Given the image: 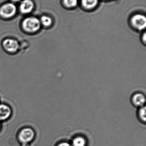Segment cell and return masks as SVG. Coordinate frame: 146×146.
<instances>
[{
    "instance_id": "cell-1",
    "label": "cell",
    "mask_w": 146,
    "mask_h": 146,
    "mask_svg": "<svg viewBox=\"0 0 146 146\" xmlns=\"http://www.w3.org/2000/svg\"><path fill=\"white\" fill-rule=\"evenodd\" d=\"M40 27V21L35 17H29L23 21V28L28 32H35L39 29Z\"/></svg>"
},
{
    "instance_id": "cell-2",
    "label": "cell",
    "mask_w": 146,
    "mask_h": 146,
    "mask_svg": "<svg viewBox=\"0 0 146 146\" xmlns=\"http://www.w3.org/2000/svg\"><path fill=\"white\" fill-rule=\"evenodd\" d=\"M132 25L136 30L142 31L145 28L146 19L142 15L138 14L133 16L131 19Z\"/></svg>"
},
{
    "instance_id": "cell-3",
    "label": "cell",
    "mask_w": 146,
    "mask_h": 146,
    "mask_svg": "<svg viewBox=\"0 0 146 146\" xmlns=\"http://www.w3.org/2000/svg\"><path fill=\"white\" fill-rule=\"evenodd\" d=\"M132 105L136 108H140L145 106L146 97L145 94L140 92H137L132 94L131 97Z\"/></svg>"
},
{
    "instance_id": "cell-4",
    "label": "cell",
    "mask_w": 146,
    "mask_h": 146,
    "mask_svg": "<svg viewBox=\"0 0 146 146\" xmlns=\"http://www.w3.org/2000/svg\"><path fill=\"white\" fill-rule=\"evenodd\" d=\"M16 7L12 3H7L3 5L0 9V14L4 18L12 17L16 13Z\"/></svg>"
},
{
    "instance_id": "cell-5",
    "label": "cell",
    "mask_w": 146,
    "mask_h": 146,
    "mask_svg": "<svg viewBox=\"0 0 146 146\" xmlns=\"http://www.w3.org/2000/svg\"><path fill=\"white\" fill-rule=\"evenodd\" d=\"M3 45L5 50L11 53L16 52L19 48L18 42L15 39L10 38L4 40Z\"/></svg>"
},
{
    "instance_id": "cell-6",
    "label": "cell",
    "mask_w": 146,
    "mask_h": 146,
    "mask_svg": "<svg viewBox=\"0 0 146 146\" xmlns=\"http://www.w3.org/2000/svg\"><path fill=\"white\" fill-rule=\"evenodd\" d=\"M34 137V132L31 129H23L19 134L20 140L23 143H27L32 140Z\"/></svg>"
},
{
    "instance_id": "cell-7",
    "label": "cell",
    "mask_w": 146,
    "mask_h": 146,
    "mask_svg": "<svg viewBox=\"0 0 146 146\" xmlns=\"http://www.w3.org/2000/svg\"><path fill=\"white\" fill-rule=\"evenodd\" d=\"M20 8L22 13H28L33 9V2L31 0H24L21 2Z\"/></svg>"
},
{
    "instance_id": "cell-8",
    "label": "cell",
    "mask_w": 146,
    "mask_h": 146,
    "mask_svg": "<svg viewBox=\"0 0 146 146\" xmlns=\"http://www.w3.org/2000/svg\"><path fill=\"white\" fill-rule=\"evenodd\" d=\"M11 114L10 108L5 105H0V120L7 118Z\"/></svg>"
},
{
    "instance_id": "cell-9",
    "label": "cell",
    "mask_w": 146,
    "mask_h": 146,
    "mask_svg": "<svg viewBox=\"0 0 146 146\" xmlns=\"http://www.w3.org/2000/svg\"><path fill=\"white\" fill-rule=\"evenodd\" d=\"M87 143V140L82 136H77L72 140V146H86Z\"/></svg>"
},
{
    "instance_id": "cell-10",
    "label": "cell",
    "mask_w": 146,
    "mask_h": 146,
    "mask_svg": "<svg viewBox=\"0 0 146 146\" xmlns=\"http://www.w3.org/2000/svg\"><path fill=\"white\" fill-rule=\"evenodd\" d=\"M137 117L140 121L143 123L146 122V106L139 108L137 112Z\"/></svg>"
},
{
    "instance_id": "cell-11",
    "label": "cell",
    "mask_w": 146,
    "mask_h": 146,
    "mask_svg": "<svg viewBox=\"0 0 146 146\" xmlns=\"http://www.w3.org/2000/svg\"><path fill=\"white\" fill-rule=\"evenodd\" d=\"M81 3L84 7L91 9L97 6L98 3V0H81Z\"/></svg>"
},
{
    "instance_id": "cell-12",
    "label": "cell",
    "mask_w": 146,
    "mask_h": 146,
    "mask_svg": "<svg viewBox=\"0 0 146 146\" xmlns=\"http://www.w3.org/2000/svg\"><path fill=\"white\" fill-rule=\"evenodd\" d=\"M41 21L42 24L45 26H49L52 23V20L51 18L45 15H44L41 17Z\"/></svg>"
},
{
    "instance_id": "cell-13",
    "label": "cell",
    "mask_w": 146,
    "mask_h": 146,
    "mask_svg": "<svg viewBox=\"0 0 146 146\" xmlns=\"http://www.w3.org/2000/svg\"><path fill=\"white\" fill-rule=\"evenodd\" d=\"M63 2L66 7L72 8L77 5L78 0H63Z\"/></svg>"
},
{
    "instance_id": "cell-14",
    "label": "cell",
    "mask_w": 146,
    "mask_h": 146,
    "mask_svg": "<svg viewBox=\"0 0 146 146\" xmlns=\"http://www.w3.org/2000/svg\"><path fill=\"white\" fill-rule=\"evenodd\" d=\"M57 146H72V145L67 141H63L59 143Z\"/></svg>"
},
{
    "instance_id": "cell-15",
    "label": "cell",
    "mask_w": 146,
    "mask_h": 146,
    "mask_svg": "<svg viewBox=\"0 0 146 146\" xmlns=\"http://www.w3.org/2000/svg\"><path fill=\"white\" fill-rule=\"evenodd\" d=\"M141 39L142 43H143L144 45H145L146 44V35L145 33L143 34V35H142Z\"/></svg>"
},
{
    "instance_id": "cell-16",
    "label": "cell",
    "mask_w": 146,
    "mask_h": 146,
    "mask_svg": "<svg viewBox=\"0 0 146 146\" xmlns=\"http://www.w3.org/2000/svg\"><path fill=\"white\" fill-rule=\"evenodd\" d=\"M22 146H29V145L27 143H23Z\"/></svg>"
},
{
    "instance_id": "cell-17",
    "label": "cell",
    "mask_w": 146,
    "mask_h": 146,
    "mask_svg": "<svg viewBox=\"0 0 146 146\" xmlns=\"http://www.w3.org/2000/svg\"><path fill=\"white\" fill-rule=\"evenodd\" d=\"M13 1H14L18 2L19 1H20V0H13Z\"/></svg>"
},
{
    "instance_id": "cell-18",
    "label": "cell",
    "mask_w": 146,
    "mask_h": 146,
    "mask_svg": "<svg viewBox=\"0 0 146 146\" xmlns=\"http://www.w3.org/2000/svg\"><path fill=\"white\" fill-rule=\"evenodd\" d=\"M0 127H1V124H0Z\"/></svg>"
}]
</instances>
